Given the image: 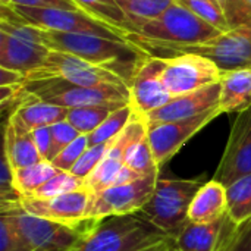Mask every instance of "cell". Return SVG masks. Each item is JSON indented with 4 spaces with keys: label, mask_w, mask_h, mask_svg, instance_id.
I'll list each match as a JSON object with an SVG mask.
<instances>
[{
    "label": "cell",
    "mask_w": 251,
    "mask_h": 251,
    "mask_svg": "<svg viewBox=\"0 0 251 251\" xmlns=\"http://www.w3.org/2000/svg\"><path fill=\"white\" fill-rule=\"evenodd\" d=\"M221 32L176 1L159 18L137 26L126 35V40L147 51L159 49L179 53L201 46Z\"/></svg>",
    "instance_id": "6da1fadb"
},
{
    "label": "cell",
    "mask_w": 251,
    "mask_h": 251,
    "mask_svg": "<svg viewBox=\"0 0 251 251\" xmlns=\"http://www.w3.org/2000/svg\"><path fill=\"white\" fill-rule=\"evenodd\" d=\"M40 29V28H38ZM41 31L43 43L54 51H63L81 57L119 74L128 84L138 63L150 51L128 40H115L96 34H63Z\"/></svg>",
    "instance_id": "7a4b0ae2"
},
{
    "label": "cell",
    "mask_w": 251,
    "mask_h": 251,
    "mask_svg": "<svg viewBox=\"0 0 251 251\" xmlns=\"http://www.w3.org/2000/svg\"><path fill=\"white\" fill-rule=\"evenodd\" d=\"M169 237L140 213L96 221L69 251H151Z\"/></svg>",
    "instance_id": "3957f363"
},
{
    "label": "cell",
    "mask_w": 251,
    "mask_h": 251,
    "mask_svg": "<svg viewBox=\"0 0 251 251\" xmlns=\"http://www.w3.org/2000/svg\"><path fill=\"white\" fill-rule=\"evenodd\" d=\"M0 68L24 76L38 69L50 49L41 40V31L26 24L12 6L0 4Z\"/></svg>",
    "instance_id": "277c9868"
},
{
    "label": "cell",
    "mask_w": 251,
    "mask_h": 251,
    "mask_svg": "<svg viewBox=\"0 0 251 251\" xmlns=\"http://www.w3.org/2000/svg\"><path fill=\"white\" fill-rule=\"evenodd\" d=\"M201 187L196 179L159 178L153 196L138 213L174 240L188 224L190 206Z\"/></svg>",
    "instance_id": "5b68a950"
},
{
    "label": "cell",
    "mask_w": 251,
    "mask_h": 251,
    "mask_svg": "<svg viewBox=\"0 0 251 251\" xmlns=\"http://www.w3.org/2000/svg\"><path fill=\"white\" fill-rule=\"evenodd\" d=\"M24 88L31 96L65 109L99 104H129L128 87H81L62 79L26 81Z\"/></svg>",
    "instance_id": "8992f818"
},
{
    "label": "cell",
    "mask_w": 251,
    "mask_h": 251,
    "mask_svg": "<svg viewBox=\"0 0 251 251\" xmlns=\"http://www.w3.org/2000/svg\"><path fill=\"white\" fill-rule=\"evenodd\" d=\"M41 79H62L81 87H128V82L112 69L93 65L74 54L54 50H50L46 62L38 69L28 74L24 82Z\"/></svg>",
    "instance_id": "52a82bcc"
},
{
    "label": "cell",
    "mask_w": 251,
    "mask_h": 251,
    "mask_svg": "<svg viewBox=\"0 0 251 251\" xmlns=\"http://www.w3.org/2000/svg\"><path fill=\"white\" fill-rule=\"evenodd\" d=\"M16 13L29 25L63 34H96L115 40H126V34L87 15L82 10L71 9H38L12 6Z\"/></svg>",
    "instance_id": "ba28073f"
},
{
    "label": "cell",
    "mask_w": 251,
    "mask_h": 251,
    "mask_svg": "<svg viewBox=\"0 0 251 251\" xmlns=\"http://www.w3.org/2000/svg\"><path fill=\"white\" fill-rule=\"evenodd\" d=\"M163 59V81L172 97L201 90L222 79L224 71L203 54L179 51Z\"/></svg>",
    "instance_id": "9c48e42d"
},
{
    "label": "cell",
    "mask_w": 251,
    "mask_h": 251,
    "mask_svg": "<svg viewBox=\"0 0 251 251\" xmlns=\"http://www.w3.org/2000/svg\"><path fill=\"white\" fill-rule=\"evenodd\" d=\"M159 175L141 178L134 182L115 185L100 193L90 194L87 219L99 221L110 216L138 213L154 193Z\"/></svg>",
    "instance_id": "30bf717a"
},
{
    "label": "cell",
    "mask_w": 251,
    "mask_h": 251,
    "mask_svg": "<svg viewBox=\"0 0 251 251\" xmlns=\"http://www.w3.org/2000/svg\"><path fill=\"white\" fill-rule=\"evenodd\" d=\"M0 212L13 216L25 251H69L84 234L81 229L31 216L21 209V203L3 207Z\"/></svg>",
    "instance_id": "8fae6325"
},
{
    "label": "cell",
    "mask_w": 251,
    "mask_h": 251,
    "mask_svg": "<svg viewBox=\"0 0 251 251\" xmlns=\"http://www.w3.org/2000/svg\"><path fill=\"white\" fill-rule=\"evenodd\" d=\"M163 56L151 53L138 63L128 84L129 104L137 115L147 116L172 100V94L163 81Z\"/></svg>",
    "instance_id": "7c38bea8"
},
{
    "label": "cell",
    "mask_w": 251,
    "mask_h": 251,
    "mask_svg": "<svg viewBox=\"0 0 251 251\" xmlns=\"http://www.w3.org/2000/svg\"><path fill=\"white\" fill-rule=\"evenodd\" d=\"M221 115L222 110L218 106L194 118L149 125L147 137L157 166L162 168V165L169 162L188 140Z\"/></svg>",
    "instance_id": "4fadbf2b"
},
{
    "label": "cell",
    "mask_w": 251,
    "mask_h": 251,
    "mask_svg": "<svg viewBox=\"0 0 251 251\" xmlns=\"http://www.w3.org/2000/svg\"><path fill=\"white\" fill-rule=\"evenodd\" d=\"M90 203V193L78 190L51 199L22 197L21 209L31 216L56 222L69 228L87 231L96 221L87 219V207Z\"/></svg>",
    "instance_id": "5bb4252c"
},
{
    "label": "cell",
    "mask_w": 251,
    "mask_h": 251,
    "mask_svg": "<svg viewBox=\"0 0 251 251\" xmlns=\"http://www.w3.org/2000/svg\"><path fill=\"white\" fill-rule=\"evenodd\" d=\"M249 174H251V107L237 115L213 179L226 187Z\"/></svg>",
    "instance_id": "9a60e30c"
},
{
    "label": "cell",
    "mask_w": 251,
    "mask_h": 251,
    "mask_svg": "<svg viewBox=\"0 0 251 251\" xmlns=\"http://www.w3.org/2000/svg\"><path fill=\"white\" fill-rule=\"evenodd\" d=\"M185 51L209 57L222 71L251 68V22L221 32L216 38Z\"/></svg>",
    "instance_id": "2e32d148"
},
{
    "label": "cell",
    "mask_w": 251,
    "mask_h": 251,
    "mask_svg": "<svg viewBox=\"0 0 251 251\" xmlns=\"http://www.w3.org/2000/svg\"><path fill=\"white\" fill-rule=\"evenodd\" d=\"M219 100H221V82L204 87L193 93L172 97L171 101H168L160 109L149 113L147 116H144V119L147 125H153V124L194 118L210 109L218 107Z\"/></svg>",
    "instance_id": "e0dca14e"
},
{
    "label": "cell",
    "mask_w": 251,
    "mask_h": 251,
    "mask_svg": "<svg viewBox=\"0 0 251 251\" xmlns=\"http://www.w3.org/2000/svg\"><path fill=\"white\" fill-rule=\"evenodd\" d=\"M238 226L225 216L212 224L188 222L174 243L181 251H222L232 240Z\"/></svg>",
    "instance_id": "ac0fdd59"
},
{
    "label": "cell",
    "mask_w": 251,
    "mask_h": 251,
    "mask_svg": "<svg viewBox=\"0 0 251 251\" xmlns=\"http://www.w3.org/2000/svg\"><path fill=\"white\" fill-rule=\"evenodd\" d=\"M3 156L7 159L13 171L35 165L43 160L35 146L32 132L15 113L9 116L4 126Z\"/></svg>",
    "instance_id": "d6986e66"
},
{
    "label": "cell",
    "mask_w": 251,
    "mask_h": 251,
    "mask_svg": "<svg viewBox=\"0 0 251 251\" xmlns=\"http://www.w3.org/2000/svg\"><path fill=\"white\" fill-rule=\"evenodd\" d=\"M225 216H228L226 187L215 179L203 184L190 206L188 222L212 224Z\"/></svg>",
    "instance_id": "ffe728a7"
},
{
    "label": "cell",
    "mask_w": 251,
    "mask_h": 251,
    "mask_svg": "<svg viewBox=\"0 0 251 251\" xmlns=\"http://www.w3.org/2000/svg\"><path fill=\"white\" fill-rule=\"evenodd\" d=\"M222 113H241L251 107V68L224 71L221 79Z\"/></svg>",
    "instance_id": "44dd1931"
},
{
    "label": "cell",
    "mask_w": 251,
    "mask_h": 251,
    "mask_svg": "<svg viewBox=\"0 0 251 251\" xmlns=\"http://www.w3.org/2000/svg\"><path fill=\"white\" fill-rule=\"evenodd\" d=\"M13 113L22 121V124L29 131H34L37 128L53 126L54 124L65 121L68 115V109L43 101L25 91V97L22 103L18 106V109Z\"/></svg>",
    "instance_id": "7402d4cb"
},
{
    "label": "cell",
    "mask_w": 251,
    "mask_h": 251,
    "mask_svg": "<svg viewBox=\"0 0 251 251\" xmlns=\"http://www.w3.org/2000/svg\"><path fill=\"white\" fill-rule=\"evenodd\" d=\"M226 200L228 216L237 226L251 221V174L226 185Z\"/></svg>",
    "instance_id": "603a6c76"
},
{
    "label": "cell",
    "mask_w": 251,
    "mask_h": 251,
    "mask_svg": "<svg viewBox=\"0 0 251 251\" xmlns=\"http://www.w3.org/2000/svg\"><path fill=\"white\" fill-rule=\"evenodd\" d=\"M149 129V128H147ZM147 129L143 131L140 135H137L128 146L125 151V165L141 175L143 178L151 176V175H159L160 168L157 166L149 137H147Z\"/></svg>",
    "instance_id": "cb8c5ba5"
},
{
    "label": "cell",
    "mask_w": 251,
    "mask_h": 251,
    "mask_svg": "<svg viewBox=\"0 0 251 251\" xmlns=\"http://www.w3.org/2000/svg\"><path fill=\"white\" fill-rule=\"evenodd\" d=\"M116 1L128 19L129 32H132L141 24L159 18L163 12H166L172 4L176 3V0H116Z\"/></svg>",
    "instance_id": "d4e9b609"
},
{
    "label": "cell",
    "mask_w": 251,
    "mask_h": 251,
    "mask_svg": "<svg viewBox=\"0 0 251 251\" xmlns=\"http://www.w3.org/2000/svg\"><path fill=\"white\" fill-rule=\"evenodd\" d=\"M87 15L125 32H129V24L116 0H72Z\"/></svg>",
    "instance_id": "484cf974"
},
{
    "label": "cell",
    "mask_w": 251,
    "mask_h": 251,
    "mask_svg": "<svg viewBox=\"0 0 251 251\" xmlns=\"http://www.w3.org/2000/svg\"><path fill=\"white\" fill-rule=\"evenodd\" d=\"M122 106L125 104H99V106H84V107L68 109L66 121L79 134L88 135L94 129H97L112 112H115L116 109Z\"/></svg>",
    "instance_id": "4316f807"
},
{
    "label": "cell",
    "mask_w": 251,
    "mask_h": 251,
    "mask_svg": "<svg viewBox=\"0 0 251 251\" xmlns=\"http://www.w3.org/2000/svg\"><path fill=\"white\" fill-rule=\"evenodd\" d=\"M59 171L51 162L41 160L35 165L18 169L13 172V184L22 197L31 196L35 190L44 185L50 178H53Z\"/></svg>",
    "instance_id": "83f0119b"
},
{
    "label": "cell",
    "mask_w": 251,
    "mask_h": 251,
    "mask_svg": "<svg viewBox=\"0 0 251 251\" xmlns=\"http://www.w3.org/2000/svg\"><path fill=\"white\" fill-rule=\"evenodd\" d=\"M134 109L131 104H125L115 112H112L107 119L91 134H88V147L106 144L112 140H115L129 124V121L134 116Z\"/></svg>",
    "instance_id": "f1b7e54d"
},
{
    "label": "cell",
    "mask_w": 251,
    "mask_h": 251,
    "mask_svg": "<svg viewBox=\"0 0 251 251\" xmlns=\"http://www.w3.org/2000/svg\"><path fill=\"white\" fill-rule=\"evenodd\" d=\"M78 190H84V181L75 176L71 172H62L59 171L53 178H50L44 185H41L38 190H35L31 196L34 199H51L57 197L66 193H74Z\"/></svg>",
    "instance_id": "f546056e"
},
{
    "label": "cell",
    "mask_w": 251,
    "mask_h": 251,
    "mask_svg": "<svg viewBox=\"0 0 251 251\" xmlns=\"http://www.w3.org/2000/svg\"><path fill=\"white\" fill-rule=\"evenodd\" d=\"M182 6H185L188 10H191L194 15L215 26L216 29L225 32L231 29L224 12L221 10L219 4L215 0H176Z\"/></svg>",
    "instance_id": "4dcf8cb0"
},
{
    "label": "cell",
    "mask_w": 251,
    "mask_h": 251,
    "mask_svg": "<svg viewBox=\"0 0 251 251\" xmlns=\"http://www.w3.org/2000/svg\"><path fill=\"white\" fill-rule=\"evenodd\" d=\"M113 141V140H112ZM112 141L106 143V144H99V146H93L88 147L84 154L79 157V160L76 162V165L74 166V169L71 171V174H74L75 176H78L79 179H87L93 171L100 165V162L104 159Z\"/></svg>",
    "instance_id": "1f68e13d"
},
{
    "label": "cell",
    "mask_w": 251,
    "mask_h": 251,
    "mask_svg": "<svg viewBox=\"0 0 251 251\" xmlns=\"http://www.w3.org/2000/svg\"><path fill=\"white\" fill-rule=\"evenodd\" d=\"M87 149H88V135H79L74 143H71L68 147H65L53 159L51 163L57 171L71 172Z\"/></svg>",
    "instance_id": "d6a6232c"
},
{
    "label": "cell",
    "mask_w": 251,
    "mask_h": 251,
    "mask_svg": "<svg viewBox=\"0 0 251 251\" xmlns=\"http://www.w3.org/2000/svg\"><path fill=\"white\" fill-rule=\"evenodd\" d=\"M0 251H25L13 216L7 212H0Z\"/></svg>",
    "instance_id": "836d02e7"
},
{
    "label": "cell",
    "mask_w": 251,
    "mask_h": 251,
    "mask_svg": "<svg viewBox=\"0 0 251 251\" xmlns=\"http://www.w3.org/2000/svg\"><path fill=\"white\" fill-rule=\"evenodd\" d=\"M231 28L251 22V9L246 0H215Z\"/></svg>",
    "instance_id": "e575fe53"
},
{
    "label": "cell",
    "mask_w": 251,
    "mask_h": 251,
    "mask_svg": "<svg viewBox=\"0 0 251 251\" xmlns=\"http://www.w3.org/2000/svg\"><path fill=\"white\" fill-rule=\"evenodd\" d=\"M51 129V137H53V143H54V150H56V156L65 149L68 147L71 143H74L79 135V134L66 119L62 122L54 124L53 126H50Z\"/></svg>",
    "instance_id": "d590c367"
},
{
    "label": "cell",
    "mask_w": 251,
    "mask_h": 251,
    "mask_svg": "<svg viewBox=\"0 0 251 251\" xmlns=\"http://www.w3.org/2000/svg\"><path fill=\"white\" fill-rule=\"evenodd\" d=\"M31 132H32V137H34V141H35V146L38 149L41 159L47 162H53V159L56 157V150H54V143H53L50 126L37 128Z\"/></svg>",
    "instance_id": "8d00e7d4"
},
{
    "label": "cell",
    "mask_w": 251,
    "mask_h": 251,
    "mask_svg": "<svg viewBox=\"0 0 251 251\" xmlns=\"http://www.w3.org/2000/svg\"><path fill=\"white\" fill-rule=\"evenodd\" d=\"M10 6L21 7H38V9H71L81 10L72 0H12Z\"/></svg>",
    "instance_id": "74e56055"
},
{
    "label": "cell",
    "mask_w": 251,
    "mask_h": 251,
    "mask_svg": "<svg viewBox=\"0 0 251 251\" xmlns=\"http://www.w3.org/2000/svg\"><path fill=\"white\" fill-rule=\"evenodd\" d=\"M222 251H251V221L238 226L235 235Z\"/></svg>",
    "instance_id": "f35d334b"
},
{
    "label": "cell",
    "mask_w": 251,
    "mask_h": 251,
    "mask_svg": "<svg viewBox=\"0 0 251 251\" xmlns=\"http://www.w3.org/2000/svg\"><path fill=\"white\" fill-rule=\"evenodd\" d=\"M25 76L16 71L0 68V87L3 85H21L24 84Z\"/></svg>",
    "instance_id": "ab89813d"
},
{
    "label": "cell",
    "mask_w": 251,
    "mask_h": 251,
    "mask_svg": "<svg viewBox=\"0 0 251 251\" xmlns=\"http://www.w3.org/2000/svg\"><path fill=\"white\" fill-rule=\"evenodd\" d=\"M151 251H181L176 249V246H175V243H174V240L172 238H169L168 241H165L163 244H160L159 247H156V249H153Z\"/></svg>",
    "instance_id": "60d3db41"
},
{
    "label": "cell",
    "mask_w": 251,
    "mask_h": 251,
    "mask_svg": "<svg viewBox=\"0 0 251 251\" xmlns=\"http://www.w3.org/2000/svg\"><path fill=\"white\" fill-rule=\"evenodd\" d=\"M0 4H4V6H10V4H12V0H0Z\"/></svg>",
    "instance_id": "b9f144b4"
},
{
    "label": "cell",
    "mask_w": 251,
    "mask_h": 251,
    "mask_svg": "<svg viewBox=\"0 0 251 251\" xmlns=\"http://www.w3.org/2000/svg\"><path fill=\"white\" fill-rule=\"evenodd\" d=\"M246 1H247V4L250 6V9H251V0H246Z\"/></svg>",
    "instance_id": "7bdbcfd3"
}]
</instances>
